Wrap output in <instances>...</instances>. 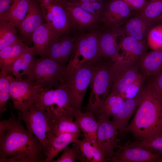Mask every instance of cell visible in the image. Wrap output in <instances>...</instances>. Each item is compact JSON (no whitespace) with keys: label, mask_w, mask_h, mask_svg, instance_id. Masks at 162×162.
<instances>
[{"label":"cell","mask_w":162,"mask_h":162,"mask_svg":"<svg viewBox=\"0 0 162 162\" xmlns=\"http://www.w3.org/2000/svg\"><path fill=\"white\" fill-rule=\"evenodd\" d=\"M59 37L50 43L47 48L46 55V57L61 65Z\"/></svg>","instance_id":"38"},{"label":"cell","mask_w":162,"mask_h":162,"mask_svg":"<svg viewBox=\"0 0 162 162\" xmlns=\"http://www.w3.org/2000/svg\"><path fill=\"white\" fill-rule=\"evenodd\" d=\"M64 67L47 57L34 58L30 71L26 77L41 88H56L62 84Z\"/></svg>","instance_id":"8"},{"label":"cell","mask_w":162,"mask_h":162,"mask_svg":"<svg viewBox=\"0 0 162 162\" xmlns=\"http://www.w3.org/2000/svg\"><path fill=\"white\" fill-rule=\"evenodd\" d=\"M79 137L76 135L70 133L58 135L54 134L51 140L50 148L43 162H52L59 153L70 143L76 142Z\"/></svg>","instance_id":"28"},{"label":"cell","mask_w":162,"mask_h":162,"mask_svg":"<svg viewBox=\"0 0 162 162\" xmlns=\"http://www.w3.org/2000/svg\"><path fill=\"white\" fill-rule=\"evenodd\" d=\"M79 1L83 2H90V0H79Z\"/></svg>","instance_id":"48"},{"label":"cell","mask_w":162,"mask_h":162,"mask_svg":"<svg viewBox=\"0 0 162 162\" xmlns=\"http://www.w3.org/2000/svg\"><path fill=\"white\" fill-rule=\"evenodd\" d=\"M92 162H103L106 161L104 153L97 143L92 144Z\"/></svg>","instance_id":"40"},{"label":"cell","mask_w":162,"mask_h":162,"mask_svg":"<svg viewBox=\"0 0 162 162\" xmlns=\"http://www.w3.org/2000/svg\"><path fill=\"white\" fill-rule=\"evenodd\" d=\"M162 12V0H149L136 14L140 17L154 23V20Z\"/></svg>","instance_id":"30"},{"label":"cell","mask_w":162,"mask_h":162,"mask_svg":"<svg viewBox=\"0 0 162 162\" xmlns=\"http://www.w3.org/2000/svg\"><path fill=\"white\" fill-rule=\"evenodd\" d=\"M104 0H90L91 2H103Z\"/></svg>","instance_id":"47"},{"label":"cell","mask_w":162,"mask_h":162,"mask_svg":"<svg viewBox=\"0 0 162 162\" xmlns=\"http://www.w3.org/2000/svg\"><path fill=\"white\" fill-rule=\"evenodd\" d=\"M142 96V90L141 88L135 97L125 99L120 110L115 116L112 117V121L119 131L123 132L128 124L129 119L136 111L141 101Z\"/></svg>","instance_id":"22"},{"label":"cell","mask_w":162,"mask_h":162,"mask_svg":"<svg viewBox=\"0 0 162 162\" xmlns=\"http://www.w3.org/2000/svg\"><path fill=\"white\" fill-rule=\"evenodd\" d=\"M76 0H62V1L63 2H65V1H74Z\"/></svg>","instance_id":"49"},{"label":"cell","mask_w":162,"mask_h":162,"mask_svg":"<svg viewBox=\"0 0 162 162\" xmlns=\"http://www.w3.org/2000/svg\"><path fill=\"white\" fill-rule=\"evenodd\" d=\"M28 46L20 39L0 50V74L4 73Z\"/></svg>","instance_id":"25"},{"label":"cell","mask_w":162,"mask_h":162,"mask_svg":"<svg viewBox=\"0 0 162 162\" xmlns=\"http://www.w3.org/2000/svg\"><path fill=\"white\" fill-rule=\"evenodd\" d=\"M124 100L119 94L110 92L97 115L104 113L110 116H114L121 108Z\"/></svg>","instance_id":"31"},{"label":"cell","mask_w":162,"mask_h":162,"mask_svg":"<svg viewBox=\"0 0 162 162\" xmlns=\"http://www.w3.org/2000/svg\"><path fill=\"white\" fill-rule=\"evenodd\" d=\"M146 40L148 46L153 50L162 49V25L153 26L148 33Z\"/></svg>","instance_id":"34"},{"label":"cell","mask_w":162,"mask_h":162,"mask_svg":"<svg viewBox=\"0 0 162 162\" xmlns=\"http://www.w3.org/2000/svg\"><path fill=\"white\" fill-rule=\"evenodd\" d=\"M139 67L138 60L130 62L122 59L113 62L114 80L110 92L123 98L128 87L138 75Z\"/></svg>","instance_id":"13"},{"label":"cell","mask_w":162,"mask_h":162,"mask_svg":"<svg viewBox=\"0 0 162 162\" xmlns=\"http://www.w3.org/2000/svg\"><path fill=\"white\" fill-rule=\"evenodd\" d=\"M76 142L83 154L88 161L92 162V144L90 141L84 137L82 140L78 139Z\"/></svg>","instance_id":"39"},{"label":"cell","mask_w":162,"mask_h":162,"mask_svg":"<svg viewBox=\"0 0 162 162\" xmlns=\"http://www.w3.org/2000/svg\"><path fill=\"white\" fill-rule=\"evenodd\" d=\"M33 47L27 46L20 56L14 62L4 74L0 75L6 76L11 75L18 79H22L29 74L34 58Z\"/></svg>","instance_id":"21"},{"label":"cell","mask_w":162,"mask_h":162,"mask_svg":"<svg viewBox=\"0 0 162 162\" xmlns=\"http://www.w3.org/2000/svg\"><path fill=\"white\" fill-rule=\"evenodd\" d=\"M11 113L8 128L0 134V162H43L46 157L40 141Z\"/></svg>","instance_id":"1"},{"label":"cell","mask_w":162,"mask_h":162,"mask_svg":"<svg viewBox=\"0 0 162 162\" xmlns=\"http://www.w3.org/2000/svg\"><path fill=\"white\" fill-rule=\"evenodd\" d=\"M10 98V82L5 76L0 75V114L7 110L8 101Z\"/></svg>","instance_id":"35"},{"label":"cell","mask_w":162,"mask_h":162,"mask_svg":"<svg viewBox=\"0 0 162 162\" xmlns=\"http://www.w3.org/2000/svg\"><path fill=\"white\" fill-rule=\"evenodd\" d=\"M132 10L122 0H110L105 4L100 16L103 27L121 28L132 16Z\"/></svg>","instance_id":"15"},{"label":"cell","mask_w":162,"mask_h":162,"mask_svg":"<svg viewBox=\"0 0 162 162\" xmlns=\"http://www.w3.org/2000/svg\"><path fill=\"white\" fill-rule=\"evenodd\" d=\"M77 160L82 162H89L76 142H73L71 147L65 148L60 157L52 162H74Z\"/></svg>","instance_id":"33"},{"label":"cell","mask_w":162,"mask_h":162,"mask_svg":"<svg viewBox=\"0 0 162 162\" xmlns=\"http://www.w3.org/2000/svg\"><path fill=\"white\" fill-rule=\"evenodd\" d=\"M96 63L64 70L62 84L64 85L68 91L74 111L81 110L83 100L90 85Z\"/></svg>","instance_id":"5"},{"label":"cell","mask_w":162,"mask_h":162,"mask_svg":"<svg viewBox=\"0 0 162 162\" xmlns=\"http://www.w3.org/2000/svg\"><path fill=\"white\" fill-rule=\"evenodd\" d=\"M146 76L139 72L136 79L130 84L123 97L124 100L135 97L144 85Z\"/></svg>","instance_id":"37"},{"label":"cell","mask_w":162,"mask_h":162,"mask_svg":"<svg viewBox=\"0 0 162 162\" xmlns=\"http://www.w3.org/2000/svg\"><path fill=\"white\" fill-rule=\"evenodd\" d=\"M113 157L112 162H160L161 155L152 153L136 144L128 142L119 146Z\"/></svg>","instance_id":"14"},{"label":"cell","mask_w":162,"mask_h":162,"mask_svg":"<svg viewBox=\"0 0 162 162\" xmlns=\"http://www.w3.org/2000/svg\"><path fill=\"white\" fill-rule=\"evenodd\" d=\"M31 1L15 0L9 10L0 15V20L10 22L18 28L28 13Z\"/></svg>","instance_id":"26"},{"label":"cell","mask_w":162,"mask_h":162,"mask_svg":"<svg viewBox=\"0 0 162 162\" xmlns=\"http://www.w3.org/2000/svg\"><path fill=\"white\" fill-rule=\"evenodd\" d=\"M142 96L124 132L142 140L162 136V97L151 79L142 87Z\"/></svg>","instance_id":"2"},{"label":"cell","mask_w":162,"mask_h":162,"mask_svg":"<svg viewBox=\"0 0 162 162\" xmlns=\"http://www.w3.org/2000/svg\"><path fill=\"white\" fill-rule=\"evenodd\" d=\"M118 46L122 58L133 62L138 61L149 46L147 40H138L124 35L118 43Z\"/></svg>","instance_id":"18"},{"label":"cell","mask_w":162,"mask_h":162,"mask_svg":"<svg viewBox=\"0 0 162 162\" xmlns=\"http://www.w3.org/2000/svg\"><path fill=\"white\" fill-rule=\"evenodd\" d=\"M45 22L58 37L71 33L69 13L61 0H36Z\"/></svg>","instance_id":"10"},{"label":"cell","mask_w":162,"mask_h":162,"mask_svg":"<svg viewBox=\"0 0 162 162\" xmlns=\"http://www.w3.org/2000/svg\"><path fill=\"white\" fill-rule=\"evenodd\" d=\"M70 16L71 33L76 37L82 33L99 28L100 17L70 4L68 1L63 2Z\"/></svg>","instance_id":"12"},{"label":"cell","mask_w":162,"mask_h":162,"mask_svg":"<svg viewBox=\"0 0 162 162\" xmlns=\"http://www.w3.org/2000/svg\"><path fill=\"white\" fill-rule=\"evenodd\" d=\"M151 77V79L162 97V69Z\"/></svg>","instance_id":"43"},{"label":"cell","mask_w":162,"mask_h":162,"mask_svg":"<svg viewBox=\"0 0 162 162\" xmlns=\"http://www.w3.org/2000/svg\"><path fill=\"white\" fill-rule=\"evenodd\" d=\"M61 64L65 67L68 62L73 51L76 37L69 34L60 37Z\"/></svg>","instance_id":"32"},{"label":"cell","mask_w":162,"mask_h":162,"mask_svg":"<svg viewBox=\"0 0 162 162\" xmlns=\"http://www.w3.org/2000/svg\"><path fill=\"white\" fill-rule=\"evenodd\" d=\"M154 26L153 22L136 14L128 18L122 28L125 36L141 40H146L149 30Z\"/></svg>","instance_id":"20"},{"label":"cell","mask_w":162,"mask_h":162,"mask_svg":"<svg viewBox=\"0 0 162 162\" xmlns=\"http://www.w3.org/2000/svg\"><path fill=\"white\" fill-rule=\"evenodd\" d=\"M154 26L157 25H162V12L154 21Z\"/></svg>","instance_id":"46"},{"label":"cell","mask_w":162,"mask_h":162,"mask_svg":"<svg viewBox=\"0 0 162 162\" xmlns=\"http://www.w3.org/2000/svg\"><path fill=\"white\" fill-rule=\"evenodd\" d=\"M67 1L69 2L72 4L78 6L100 17V15L93 8L91 2H83L77 0Z\"/></svg>","instance_id":"41"},{"label":"cell","mask_w":162,"mask_h":162,"mask_svg":"<svg viewBox=\"0 0 162 162\" xmlns=\"http://www.w3.org/2000/svg\"><path fill=\"white\" fill-rule=\"evenodd\" d=\"M114 80L113 62L101 58L97 62L90 84L87 112L97 115L109 95Z\"/></svg>","instance_id":"3"},{"label":"cell","mask_w":162,"mask_h":162,"mask_svg":"<svg viewBox=\"0 0 162 162\" xmlns=\"http://www.w3.org/2000/svg\"><path fill=\"white\" fill-rule=\"evenodd\" d=\"M146 0V1H147L148 0Z\"/></svg>","instance_id":"50"},{"label":"cell","mask_w":162,"mask_h":162,"mask_svg":"<svg viewBox=\"0 0 162 162\" xmlns=\"http://www.w3.org/2000/svg\"><path fill=\"white\" fill-rule=\"evenodd\" d=\"M135 142L151 152L162 156V136Z\"/></svg>","instance_id":"36"},{"label":"cell","mask_w":162,"mask_h":162,"mask_svg":"<svg viewBox=\"0 0 162 162\" xmlns=\"http://www.w3.org/2000/svg\"><path fill=\"white\" fill-rule=\"evenodd\" d=\"M125 35L122 28L100 29L99 40V52L101 58L109 59L115 62L122 58L120 53L118 37Z\"/></svg>","instance_id":"16"},{"label":"cell","mask_w":162,"mask_h":162,"mask_svg":"<svg viewBox=\"0 0 162 162\" xmlns=\"http://www.w3.org/2000/svg\"><path fill=\"white\" fill-rule=\"evenodd\" d=\"M74 116H71L51 118L52 132L55 135L70 133L76 135L79 137L83 136L77 123L75 120H74Z\"/></svg>","instance_id":"27"},{"label":"cell","mask_w":162,"mask_h":162,"mask_svg":"<svg viewBox=\"0 0 162 162\" xmlns=\"http://www.w3.org/2000/svg\"><path fill=\"white\" fill-rule=\"evenodd\" d=\"M100 29L76 36L74 49L65 69L94 64L99 61V40Z\"/></svg>","instance_id":"4"},{"label":"cell","mask_w":162,"mask_h":162,"mask_svg":"<svg viewBox=\"0 0 162 162\" xmlns=\"http://www.w3.org/2000/svg\"><path fill=\"white\" fill-rule=\"evenodd\" d=\"M97 115L96 142L104 153L106 161L110 160L113 156L115 149L121 145L120 139L117 137L118 130L110 119V116L104 113Z\"/></svg>","instance_id":"11"},{"label":"cell","mask_w":162,"mask_h":162,"mask_svg":"<svg viewBox=\"0 0 162 162\" xmlns=\"http://www.w3.org/2000/svg\"><path fill=\"white\" fill-rule=\"evenodd\" d=\"M15 0H0V15L8 11Z\"/></svg>","instance_id":"44"},{"label":"cell","mask_w":162,"mask_h":162,"mask_svg":"<svg viewBox=\"0 0 162 162\" xmlns=\"http://www.w3.org/2000/svg\"><path fill=\"white\" fill-rule=\"evenodd\" d=\"M44 22L45 20L39 3L36 0H31L27 13L18 27L20 34L19 39L28 46L31 44L33 33Z\"/></svg>","instance_id":"17"},{"label":"cell","mask_w":162,"mask_h":162,"mask_svg":"<svg viewBox=\"0 0 162 162\" xmlns=\"http://www.w3.org/2000/svg\"><path fill=\"white\" fill-rule=\"evenodd\" d=\"M15 28L10 22L0 20V50L19 40Z\"/></svg>","instance_id":"29"},{"label":"cell","mask_w":162,"mask_h":162,"mask_svg":"<svg viewBox=\"0 0 162 162\" xmlns=\"http://www.w3.org/2000/svg\"><path fill=\"white\" fill-rule=\"evenodd\" d=\"M6 77L10 84V97L14 109L24 112L35 104L40 87L35 82L26 77L18 79L11 75Z\"/></svg>","instance_id":"9"},{"label":"cell","mask_w":162,"mask_h":162,"mask_svg":"<svg viewBox=\"0 0 162 162\" xmlns=\"http://www.w3.org/2000/svg\"><path fill=\"white\" fill-rule=\"evenodd\" d=\"M141 73L152 77L162 69V49L146 52L138 60Z\"/></svg>","instance_id":"24"},{"label":"cell","mask_w":162,"mask_h":162,"mask_svg":"<svg viewBox=\"0 0 162 162\" xmlns=\"http://www.w3.org/2000/svg\"><path fill=\"white\" fill-rule=\"evenodd\" d=\"M45 110L52 118L64 116H74V110L66 87L62 84L51 89L40 88L35 104Z\"/></svg>","instance_id":"7"},{"label":"cell","mask_w":162,"mask_h":162,"mask_svg":"<svg viewBox=\"0 0 162 162\" xmlns=\"http://www.w3.org/2000/svg\"><path fill=\"white\" fill-rule=\"evenodd\" d=\"M133 10L138 12L144 6L146 0H122Z\"/></svg>","instance_id":"42"},{"label":"cell","mask_w":162,"mask_h":162,"mask_svg":"<svg viewBox=\"0 0 162 162\" xmlns=\"http://www.w3.org/2000/svg\"><path fill=\"white\" fill-rule=\"evenodd\" d=\"M74 116L84 136L88 139L92 144L97 143L98 123L94 115L91 112H83L79 110L74 111Z\"/></svg>","instance_id":"23"},{"label":"cell","mask_w":162,"mask_h":162,"mask_svg":"<svg viewBox=\"0 0 162 162\" xmlns=\"http://www.w3.org/2000/svg\"><path fill=\"white\" fill-rule=\"evenodd\" d=\"M62 1V0H61Z\"/></svg>","instance_id":"51"},{"label":"cell","mask_w":162,"mask_h":162,"mask_svg":"<svg viewBox=\"0 0 162 162\" xmlns=\"http://www.w3.org/2000/svg\"><path fill=\"white\" fill-rule=\"evenodd\" d=\"M18 119L24 122L27 130L38 139L46 157L54 135L51 130L52 120L47 113L35 104L26 111H19Z\"/></svg>","instance_id":"6"},{"label":"cell","mask_w":162,"mask_h":162,"mask_svg":"<svg viewBox=\"0 0 162 162\" xmlns=\"http://www.w3.org/2000/svg\"><path fill=\"white\" fill-rule=\"evenodd\" d=\"M58 37L47 23H43L32 36L34 55L41 57H46V52L49 45L53 40Z\"/></svg>","instance_id":"19"},{"label":"cell","mask_w":162,"mask_h":162,"mask_svg":"<svg viewBox=\"0 0 162 162\" xmlns=\"http://www.w3.org/2000/svg\"><path fill=\"white\" fill-rule=\"evenodd\" d=\"M91 3L93 8L101 16L105 4L104 2H91Z\"/></svg>","instance_id":"45"}]
</instances>
